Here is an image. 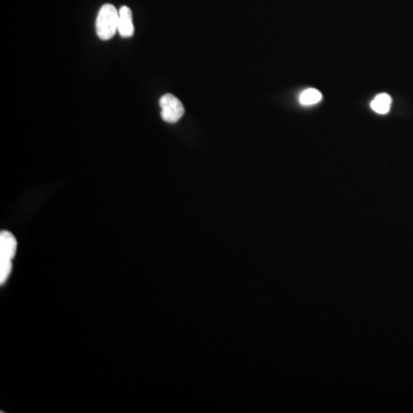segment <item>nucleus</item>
<instances>
[{
  "instance_id": "1",
  "label": "nucleus",
  "mask_w": 413,
  "mask_h": 413,
  "mask_svg": "<svg viewBox=\"0 0 413 413\" xmlns=\"http://www.w3.org/2000/svg\"><path fill=\"white\" fill-rule=\"evenodd\" d=\"M17 241L8 231L0 233V284L3 285L12 272V260L15 257Z\"/></svg>"
},
{
  "instance_id": "2",
  "label": "nucleus",
  "mask_w": 413,
  "mask_h": 413,
  "mask_svg": "<svg viewBox=\"0 0 413 413\" xmlns=\"http://www.w3.org/2000/svg\"><path fill=\"white\" fill-rule=\"evenodd\" d=\"M97 35L103 40L113 38L119 33V10L112 3H105L98 13L96 21Z\"/></svg>"
},
{
  "instance_id": "3",
  "label": "nucleus",
  "mask_w": 413,
  "mask_h": 413,
  "mask_svg": "<svg viewBox=\"0 0 413 413\" xmlns=\"http://www.w3.org/2000/svg\"><path fill=\"white\" fill-rule=\"evenodd\" d=\"M161 117L167 123H176L181 120L185 113L181 101L174 94L167 93L160 99Z\"/></svg>"
},
{
  "instance_id": "4",
  "label": "nucleus",
  "mask_w": 413,
  "mask_h": 413,
  "mask_svg": "<svg viewBox=\"0 0 413 413\" xmlns=\"http://www.w3.org/2000/svg\"><path fill=\"white\" fill-rule=\"evenodd\" d=\"M119 33L124 38H130L135 33L133 12L128 6L121 7L119 10Z\"/></svg>"
},
{
  "instance_id": "5",
  "label": "nucleus",
  "mask_w": 413,
  "mask_h": 413,
  "mask_svg": "<svg viewBox=\"0 0 413 413\" xmlns=\"http://www.w3.org/2000/svg\"><path fill=\"white\" fill-rule=\"evenodd\" d=\"M391 98L389 94L380 93L372 100L371 108L379 115H384L391 110Z\"/></svg>"
},
{
  "instance_id": "6",
  "label": "nucleus",
  "mask_w": 413,
  "mask_h": 413,
  "mask_svg": "<svg viewBox=\"0 0 413 413\" xmlns=\"http://www.w3.org/2000/svg\"><path fill=\"white\" fill-rule=\"evenodd\" d=\"M322 98L323 97H322V93H320V91L316 90V89H307V90H304L300 94L299 100H300L302 106L308 107L317 105V103L322 100Z\"/></svg>"
}]
</instances>
